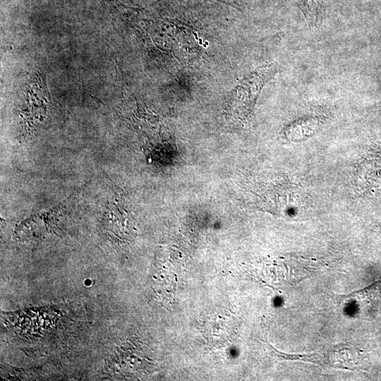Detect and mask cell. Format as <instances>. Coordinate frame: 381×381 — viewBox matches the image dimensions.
<instances>
[{"label": "cell", "mask_w": 381, "mask_h": 381, "mask_svg": "<svg viewBox=\"0 0 381 381\" xmlns=\"http://www.w3.org/2000/svg\"><path fill=\"white\" fill-rule=\"evenodd\" d=\"M301 9L310 25L321 23L326 12L327 0H301Z\"/></svg>", "instance_id": "cell-1"}]
</instances>
